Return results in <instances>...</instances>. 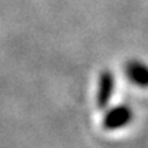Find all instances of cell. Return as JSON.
Masks as SVG:
<instances>
[{
	"label": "cell",
	"instance_id": "obj_1",
	"mask_svg": "<svg viewBox=\"0 0 148 148\" xmlns=\"http://www.w3.org/2000/svg\"><path fill=\"white\" fill-rule=\"evenodd\" d=\"M133 115L134 114L132 107H129L127 104H116L114 107H110L101 121L103 129L110 132L123 129L133 121Z\"/></svg>",
	"mask_w": 148,
	"mask_h": 148
},
{
	"label": "cell",
	"instance_id": "obj_3",
	"mask_svg": "<svg viewBox=\"0 0 148 148\" xmlns=\"http://www.w3.org/2000/svg\"><path fill=\"white\" fill-rule=\"evenodd\" d=\"M125 75L136 88L148 89V63L141 59H129L125 63Z\"/></svg>",
	"mask_w": 148,
	"mask_h": 148
},
{
	"label": "cell",
	"instance_id": "obj_2",
	"mask_svg": "<svg viewBox=\"0 0 148 148\" xmlns=\"http://www.w3.org/2000/svg\"><path fill=\"white\" fill-rule=\"evenodd\" d=\"M115 92V75L111 70H101L97 77L96 86V106L104 110L111 103V99Z\"/></svg>",
	"mask_w": 148,
	"mask_h": 148
}]
</instances>
